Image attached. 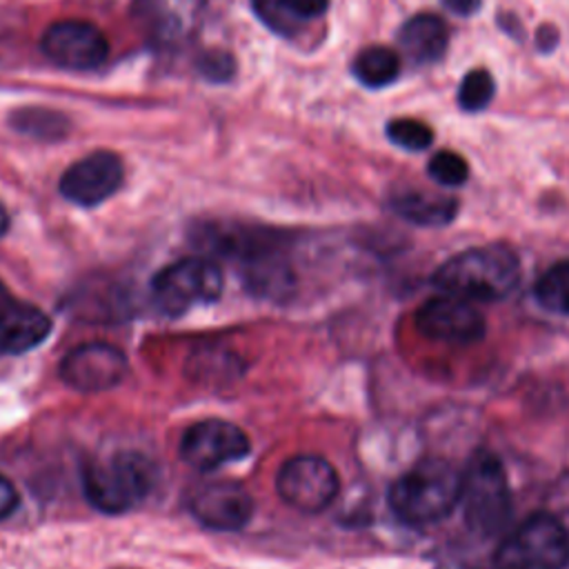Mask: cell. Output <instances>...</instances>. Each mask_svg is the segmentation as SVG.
Listing matches in <instances>:
<instances>
[{
  "label": "cell",
  "instance_id": "cell-1",
  "mask_svg": "<svg viewBox=\"0 0 569 569\" xmlns=\"http://www.w3.org/2000/svg\"><path fill=\"white\" fill-rule=\"evenodd\" d=\"M520 278L518 256L505 244L471 247L438 267L433 284L442 293L469 302H496L507 298Z\"/></svg>",
  "mask_w": 569,
  "mask_h": 569
},
{
  "label": "cell",
  "instance_id": "cell-2",
  "mask_svg": "<svg viewBox=\"0 0 569 569\" xmlns=\"http://www.w3.org/2000/svg\"><path fill=\"white\" fill-rule=\"evenodd\" d=\"M462 473L442 458H427L405 471L389 489V507L407 525H433L460 500Z\"/></svg>",
  "mask_w": 569,
  "mask_h": 569
},
{
  "label": "cell",
  "instance_id": "cell-3",
  "mask_svg": "<svg viewBox=\"0 0 569 569\" xmlns=\"http://www.w3.org/2000/svg\"><path fill=\"white\" fill-rule=\"evenodd\" d=\"M153 489V467L136 451H120L93 460L82 471V491L89 505L102 513L136 509Z\"/></svg>",
  "mask_w": 569,
  "mask_h": 569
},
{
  "label": "cell",
  "instance_id": "cell-4",
  "mask_svg": "<svg viewBox=\"0 0 569 569\" xmlns=\"http://www.w3.org/2000/svg\"><path fill=\"white\" fill-rule=\"evenodd\" d=\"M465 522L480 536H493L505 529L511 516V491L505 469L491 453H476L460 480V500Z\"/></svg>",
  "mask_w": 569,
  "mask_h": 569
},
{
  "label": "cell",
  "instance_id": "cell-5",
  "mask_svg": "<svg viewBox=\"0 0 569 569\" xmlns=\"http://www.w3.org/2000/svg\"><path fill=\"white\" fill-rule=\"evenodd\" d=\"M496 569H565L569 565V533L549 513L522 520L498 547Z\"/></svg>",
  "mask_w": 569,
  "mask_h": 569
},
{
  "label": "cell",
  "instance_id": "cell-6",
  "mask_svg": "<svg viewBox=\"0 0 569 569\" xmlns=\"http://www.w3.org/2000/svg\"><path fill=\"white\" fill-rule=\"evenodd\" d=\"M222 293V271L211 258H182L162 267L151 280V300L167 316L209 305Z\"/></svg>",
  "mask_w": 569,
  "mask_h": 569
},
{
  "label": "cell",
  "instance_id": "cell-7",
  "mask_svg": "<svg viewBox=\"0 0 569 569\" xmlns=\"http://www.w3.org/2000/svg\"><path fill=\"white\" fill-rule=\"evenodd\" d=\"M340 489L333 465L320 456L300 453L282 462L276 476L278 496L302 513H318L327 509Z\"/></svg>",
  "mask_w": 569,
  "mask_h": 569
},
{
  "label": "cell",
  "instance_id": "cell-8",
  "mask_svg": "<svg viewBox=\"0 0 569 569\" xmlns=\"http://www.w3.org/2000/svg\"><path fill=\"white\" fill-rule=\"evenodd\" d=\"M40 51L49 62L69 71H89L109 56V40L100 27L80 18L51 22L40 38Z\"/></svg>",
  "mask_w": 569,
  "mask_h": 569
},
{
  "label": "cell",
  "instance_id": "cell-9",
  "mask_svg": "<svg viewBox=\"0 0 569 569\" xmlns=\"http://www.w3.org/2000/svg\"><path fill=\"white\" fill-rule=\"evenodd\" d=\"M249 449L247 433L238 425L220 418L193 422L180 438V458L198 471H213L236 462L244 458Z\"/></svg>",
  "mask_w": 569,
  "mask_h": 569
},
{
  "label": "cell",
  "instance_id": "cell-10",
  "mask_svg": "<svg viewBox=\"0 0 569 569\" xmlns=\"http://www.w3.org/2000/svg\"><path fill=\"white\" fill-rule=\"evenodd\" d=\"M58 371L67 387L82 393H98L118 387L129 371V362L109 342H84L60 360Z\"/></svg>",
  "mask_w": 569,
  "mask_h": 569
},
{
  "label": "cell",
  "instance_id": "cell-11",
  "mask_svg": "<svg viewBox=\"0 0 569 569\" xmlns=\"http://www.w3.org/2000/svg\"><path fill=\"white\" fill-rule=\"evenodd\" d=\"M416 327L422 336L447 345H471L485 333V318L473 302L442 293L429 298L416 313Z\"/></svg>",
  "mask_w": 569,
  "mask_h": 569
},
{
  "label": "cell",
  "instance_id": "cell-12",
  "mask_svg": "<svg viewBox=\"0 0 569 569\" xmlns=\"http://www.w3.org/2000/svg\"><path fill=\"white\" fill-rule=\"evenodd\" d=\"M124 178V167L113 151H93L78 158L60 176V193L80 207H96L111 198Z\"/></svg>",
  "mask_w": 569,
  "mask_h": 569
},
{
  "label": "cell",
  "instance_id": "cell-13",
  "mask_svg": "<svg viewBox=\"0 0 569 569\" xmlns=\"http://www.w3.org/2000/svg\"><path fill=\"white\" fill-rule=\"evenodd\" d=\"M189 511L202 527L216 531H238L253 516V498L238 482H204L189 493Z\"/></svg>",
  "mask_w": 569,
  "mask_h": 569
},
{
  "label": "cell",
  "instance_id": "cell-14",
  "mask_svg": "<svg viewBox=\"0 0 569 569\" xmlns=\"http://www.w3.org/2000/svg\"><path fill=\"white\" fill-rule=\"evenodd\" d=\"M51 333V318L36 305L0 296V353L16 356L38 347Z\"/></svg>",
  "mask_w": 569,
  "mask_h": 569
},
{
  "label": "cell",
  "instance_id": "cell-15",
  "mask_svg": "<svg viewBox=\"0 0 569 569\" xmlns=\"http://www.w3.org/2000/svg\"><path fill=\"white\" fill-rule=\"evenodd\" d=\"M398 42L416 64H429L442 58L449 36L445 22L438 16L418 13L400 27Z\"/></svg>",
  "mask_w": 569,
  "mask_h": 569
},
{
  "label": "cell",
  "instance_id": "cell-16",
  "mask_svg": "<svg viewBox=\"0 0 569 569\" xmlns=\"http://www.w3.org/2000/svg\"><path fill=\"white\" fill-rule=\"evenodd\" d=\"M393 211L420 227L449 224L458 213V200L425 191H405L391 200Z\"/></svg>",
  "mask_w": 569,
  "mask_h": 569
},
{
  "label": "cell",
  "instance_id": "cell-17",
  "mask_svg": "<svg viewBox=\"0 0 569 569\" xmlns=\"http://www.w3.org/2000/svg\"><path fill=\"white\" fill-rule=\"evenodd\" d=\"M400 71V58L393 49L373 44L362 49L353 60V76L371 89L387 87L398 78Z\"/></svg>",
  "mask_w": 569,
  "mask_h": 569
},
{
  "label": "cell",
  "instance_id": "cell-18",
  "mask_svg": "<svg viewBox=\"0 0 569 569\" xmlns=\"http://www.w3.org/2000/svg\"><path fill=\"white\" fill-rule=\"evenodd\" d=\"M536 302L560 316H569V260H558L542 271L533 287Z\"/></svg>",
  "mask_w": 569,
  "mask_h": 569
},
{
  "label": "cell",
  "instance_id": "cell-19",
  "mask_svg": "<svg viewBox=\"0 0 569 569\" xmlns=\"http://www.w3.org/2000/svg\"><path fill=\"white\" fill-rule=\"evenodd\" d=\"M11 127L24 136H33L40 140H56L67 133V118L60 111L42 109V107H27L18 109L11 116Z\"/></svg>",
  "mask_w": 569,
  "mask_h": 569
},
{
  "label": "cell",
  "instance_id": "cell-20",
  "mask_svg": "<svg viewBox=\"0 0 569 569\" xmlns=\"http://www.w3.org/2000/svg\"><path fill=\"white\" fill-rule=\"evenodd\" d=\"M493 91L496 82L491 73L485 69H471L458 87V104L465 111H480L491 102Z\"/></svg>",
  "mask_w": 569,
  "mask_h": 569
},
{
  "label": "cell",
  "instance_id": "cell-21",
  "mask_svg": "<svg viewBox=\"0 0 569 569\" xmlns=\"http://www.w3.org/2000/svg\"><path fill=\"white\" fill-rule=\"evenodd\" d=\"M387 136L393 144L409 149V151H422L433 142V131L429 124L413 120V118H396L387 124Z\"/></svg>",
  "mask_w": 569,
  "mask_h": 569
},
{
  "label": "cell",
  "instance_id": "cell-22",
  "mask_svg": "<svg viewBox=\"0 0 569 569\" xmlns=\"http://www.w3.org/2000/svg\"><path fill=\"white\" fill-rule=\"evenodd\" d=\"M427 171L429 176L438 182V184H445V187H458L467 180L469 176V167H467V160L456 153V151H438L429 164H427Z\"/></svg>",
  "mask_w": 569,
  "mask_h": 569
},
{
  "label": "cell",
  "instance_id": "cell-23",
  "mask_svg": "<svg viewBox=\"0 0 569 569\" xmlns=\"http://www.w3.org/2000/svg\"><path fill=\"white\" fill-rule=\"evenodd\" d=\"M200 71L211 80H227L233 73V60L224 51L204 53L200 60Z\"/></svg>",
  "mask_w": 569,
  "mask_h": 569
},
{
  "label": "cell",
  "instance_id": "cell-24",
  "mask_svg": "<svg viewBox=\"0 0 569 569\" xmlns=\"http://www.w3.org/2000/svg\"><path fill=\"white\" fill-rule=\"evenodd\" d=\"M282 7L289 18L307 20L322 16L329 7V0H282Z\"/></svg>",
  "mask_w": 569,
  "mask_h": 569
},
{
  "label": "cell",
  "instance_id": "cell-25",
  "mask_svg": "<svg viewBox=\"0 0 569 569\" xmlns=\"http://www.w3.org/2000/svg\"><path fill=\"white\" fill-rule=\"evenodd\" d=\"M253 7H256V13L267 22L271 24L273 29L278 31H284L287 24L284 20H289L284 7H282V0H253Z\"/></svg>",
  "mask_w": 569,
  "mask_h": 569
},
{
  "label": "cell",
  "instance_id": "cell-26",
  "mask_svg": "<svg viewBox=\"0 0 569 569\" xmlns=\"http://www.w3.org/2000/svg\"><path fill=\"white\" fill-rule=\"evenodd\" d=\"M18 502H20L18 489L4 476H0V520L9 518L16 511Z\"/></svg>",
  "mask_w": 569,
  "mask_h": 569
},
{
  "label": "cell",
  "instance_id": "cell-27",
  "mask_svg": "<svg viewBox=\"0 0 569 569\" xmlns=\"http://www.w3.org/2000/svg\"><path fill=\"white\" fill-rule=\"evenodd\" d=\"M453 13H458V16H469V13H473L476 11V7H478V0H442Z\"/></svg>",
  "mask_w": 569,
  "mask_h": 569
},
{
  "label": "cell",
  "instance_id": "cell-28",
  "mask_svg": "<svg viewBox=\"0 0 569 569\" xmlns=\"http://www.w3.org/2000/svg\"><path fill=\"white\" fill-rule=\"evenodd\" d=\"M7 229H9V213H7V209L0 202V236H4Z\"/></svg>",
  "mask_w": 569,
  "mask_h": 569
},
{
  "label": "cell",
  "instance_id": "cell-29",
  "mask_svg": "<svg viewBox=\"0 0 569 569\" xmlns=\"http://www.w3.org/2000/svg\"><path fill=\"white\" fill-rule=\"evenodd\" d=\"M2 293H9V291H7V287L0 282V296H2Z\"/></svg>",
  "mask_w": 569,
  "mask_h": 569
}]
</instances>
